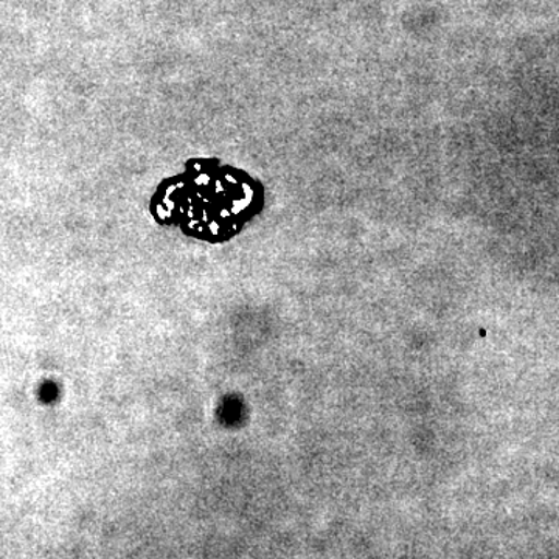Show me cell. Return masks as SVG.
I'll return each instance as SVG.
<instances>
[{
    "label": "cell",
    "instance_id": "cell-1",
    "mask_svg": "<svg viewBox=\"0 0 559 559\" xmlns=\"http://www.w3.org/2000/svg\"><path fill=\"white\" fill-rule=\"evenodd\" d=\"M264 191L249 173L216 159H191L151 198V215L187 237L224 242L237 237L263 210Z\"/></svg>",
    "mask_w": 559,
    "mask_h": 559
}]
</instances>
